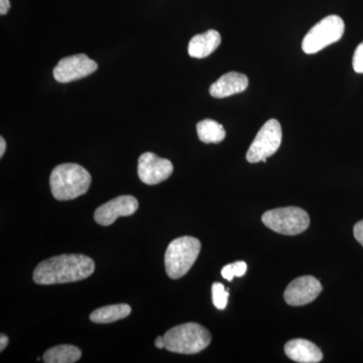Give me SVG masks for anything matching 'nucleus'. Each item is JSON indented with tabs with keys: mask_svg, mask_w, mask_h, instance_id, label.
I'll list each match as a JSON object with an SVG mask.
<instances>
[{
	"mask_svg": "<svg viewBox=\"0 0 363 363\" xmlns=\"http://www.w3.org/2000/svg\"><path fill=\"white\" fill-rule=\"evenodd\" d=\"M95 271V262L84 255H62L44 260L33 272L38 285L74 283L89 278Z\"/></svg>",
	"mask_w": 363,
	"mask_h": 363,
	"instance_id": "obj_1",
	"label": "nucleus"
},
{
	"mask_svg": "<svg viewBox=\"0 0 363 363\" xmlns=\"http://www.w3.org/2000/svg\"><path fill=\"white\" fill-rule=\"evenodd\" d=\"M92 178L89 172L77 164H62L52 169L50 185L59 201H69L86 194Z\"/></svg>",
	"mask_w": 363,
	"mask_h": 363,
	"instance_id": "obj_2",
	"label": "nucleus"
},
{
	"mask_svg": "<svg viewBox=\"0 0 363 363\" xmlns=\"http://www.w3.org/2000/svg\"><path fill=\"white\" fill-rule=\"evenodd\" d=\"M164 348L169 352L196 354L211 342V334L202 325L186 323L173 327L164 335Z\"/></svg>",
	"mask_w": 363,
	"mask_h": 363,
	"instance_id": "obj_3",
	"label": "nucleus"
},
{
	"mask_svg": "<svg viewBox=\"0 0 363 363\" xmlns=\"http://www.w3.org/2000/svg\"><path fill=\"white\" fill-rule=\"evenodd\" d=\"M201 250V242L192 236H183L169 243L164 253V267L169 279L185 276L195 264Z\"/></svg>",
	"mask_w": 363,
	"mask_h": 363,
	"instance_id": "obj_4",
	"label": "nucleus"
},
{
	"mask_svg": "<svg viewBox=\"0 0 363 363\" xmlns=\"http://www.w3.org/2000/svg\"><path fill=\"white\" fill-rule=\"evenodd\" d=\"M264 225L284 235H298L310 225V217L298 207L278 208L262 215Z\"/></svg>",
	"mask_w": 363,
	"mask_h": 363,
	"instance_id": "obj_5",
	"label": "nucleus"
},
{
	"mask_svg": "<svg viewBox=\"0 0 363 363\" xmlns=\"http://www.w3.org/2000/svg\"><path fill=\"white\" fill-rule=\"evenodd\" d=\"M345 25L340 16H329L316 23L305 35L302 49L306 54H316L342 38Z\"/></svg>",
	"mask_w": 363,
	"mask_h": 363,
	"instance_id": "obj_6",
	"label": "nucleus"
},
{
	"mask_svg": "<svg viewBox=\"0 0 363 363\" xmlns=\"http://www.w3.org/2000/svg\"><path fill=\"white\" fill-rule=\"evenodd\" d=\"M281 123L277 119H269L260 128L255 136L247 154V160L250 164L267 162V157L276 154L281 147Z\"/></svg>",
	"mask_w": 363,
	"mask_h": 363,
	"instance_id": "obj_7",
	"label": "nucleus"
},
{
	"mask_svg": "<svg viewBox=\"0 0 363 363\" xmlns=\"http://www.w3.org/2000/svg\"><path fill=\"white\" fill-rule=\"evenodd\" d=\"M96 62L84 54L74 55L60 60L54 69L55 80L60 83H70L87 77L97 70Z\"/></svg>",
	"mask_w": 363,
	"mask_h": 363,
	"instance_id": "obj_8",
	"label": "nucleus"
},
{
	"mask_svg": "<svg viewBox=\"0 0 363 363\" xmlns=\"http://www.w3.org/2000/svg\"><path fill=\"white\" fill-rule=\"evenodd\" d=\"M173 172L172 162L157 157L154 152H145L138 159V177L147 185H157L166 181Z\"/></svg>",
	"mask_w": 363,
	"mask_h": 363,
	"instance_id": "obj_9",
	"label": "nucleus"
},
{
	"mask_svg": "<svg viewBox=\"0 0 363 363\" xmlns=\"http://www.w3.org/2000/svg\"><path fill=\"white\" fill-rule=\"evenodd\" d=\"M138 209V201L133 196L124 195L98 207L94 219L99 225L109 226L119 217L130 216Z\"/></svg>",
	"mask_w": 363,
	"mask_h": 363,
	"instance_id": "obj_10",
	"label": "nucleus"
},
{
	"mask_svg": "<svg viewBox=\"0 0 363 363\" xmlns=\"http://www.w3.org/2000/svg\"><path fill=\"white\" fill-rule=\"evenodd\" d=\"M322 292V285L314 277L304 276L294 279L286 286L284 298L289 305L304 306L316 300Z\"/></svg>",
	"mask_w": 363,
	"mask_h": 363,
	"instance_id": "obj_11",
	"label": "nucleus"
},
{
	"mask_svg": "<svg viewBox=\"0 0 363 363\" xmlns=\"http://www.w3.org/2000/svg\"><path fill=\"white\" fill-rule=\"evenodd\" d=\"M248 78L245 74L229 72L210 86V95L214 98H226L247 89Z\"/></svg>",
	"mask_w": 363,
	"mask_h": 363,
	"instance_id": "obj_12",
	"label": "nucleus"
},
{
	"mask_svg": "<svg viewBox=\"0 0 363 363\" xmlns=\"http://www.w3.org/2000/svg\"><path fill=\"white\" fill-rule=\"evenodd\" d=\"M286 357L296 362L318 363L323 359V353L321 350L306 339H294L289 341L285 345Z\"/></svg>",
	"mask_w": 363,
	"mask_h": 363,
	"instance_id": "obj_13",
	"label": "nucleus"
},
{
	"mask_svg": "<svg viewBox=\"0 0 363 363\" xmlns=\"http://www.w3.org/2000/svg\"><path fill=\"white\" fill-rule=\"evenodd\" d=\"M220 43V33L215 30H209L201 35H196L189 43V55L196 59L206 58L219 47Z\"/></svg>",
	"mask_w": 363,
	"mask_h": 363,
	"instance_id": "obj_14",
	"label": "nucleus"
},
{
	"mask_svg": "<svg viewBox=\"0 0 363 363\" xmlns=\"http://www.w3.org/2000/svg\"><path fill=\"white\" fill-rule=\"evenodd\" d=\"M131 307L128 304L105 306L91 313L90 320L97 324H108L130 316Z\"/></svg>",
	"mask_w": 363,
	"mask_h": 363,
	"instance_id": "obj_15",
	"label": "nucleus"
},
{
	"mask_svg": "<svg viewBox=\"0 0 363 363\" xmlns=\"http://www.w3.org/2000/svg\"><path fill=\"white\" fill-rule=\"evenodd\" d=\"M82 357V352L74 345L55 346L45 351L44 362L47 363H74Z\"/></svg>",
	"mask_w": 363,
	"mask_h": 363,
	"instance_id": "obj_16",
	"label": "nucleus"
},
{
	"mask_svg": "<svg viewBox=\"0 0 363 363\" xmlns=\"http://www.w3.org/2000/svg\"><path fill=\"white\" fill-rule=\"evenodd\" d=\"M197 133L200 140L205 143H219L226 136L223 126L212 119H204L198 123Z\"/></svg>",
	"mask_w": 363,
	"mask_h": 363,
	"instance_id": "obj_17",
	"label": "nucleus"
},
{
	"mask_svg": "<svg viewBox=\"0 0 363 363\" xmlns=\"http://www.w3.org/2000/svg\"><path fill=\"white\" fill-rule=\"evenodd\" d=\"M229 293L221 283L212 285V301L218 310H224L228 303Z\"/></svg>",
	"mask_w": 363,
	"mask_h": 363,
	"instance_id": "obj_18",
	"label": "nucleus"
},
{
	"mask_svg": "<svg viewBox=\"0 0 363 363\" xmlns=\"http://www.w3.org/2000/svg\"><path fill=\"white\" fill-rule=\"evenodd\" d=\"M247 271V264L245 262H236L227 264L222 269L221 274L228 281H233L235 277H243Z\"/></svg>",
	"mask_w": 363,
	"mask_h": 363,
	"instance_id": "obj_19",
	"label": "nucleus"
},
{
	"mask_svg": "<svg viewBox=\"0 0 363 363\" xmlns=\"http://www.w3.org/2000/svg\"><path fill=\"white\" fill-rule=\"evenodd\" d=\"M353 69L358 74H363V43L358 45L353 56Z\"/></svg>",
	"mask_w": 363,
	"mask_h": 363,
	"instance_id": "obj_20",
	"label": "nucleus"
},
{
	"mask_svg": "<svg viewBox=\"0 0 363 363\" xmlns=\"http://www.w3.org/2000/svg\"><path fill=\"white\" fill-rule=\"evenodd\" d=\"M353 233H354V238H357L358 242L363 247V220L355 224Z\"/></svg>",
	"mask_w": 363,
	"mask_h": 363,
	"instance_id": "obj_21",
	"label": "nucleus"
},
{
	"mask_svg": "<svg viewBox=\"0 0 363 363\" xmlns=\"http://www.w3.org/2000/svg\"><path fill=\"white\" fill-rule=\"evenodd\" d=\"M9 9H11V1L9 0H0V14L1 16L9 13Z\"/></svg>",
	"mask_w": 363,
	"mask_h": 363,
	"instance_id": "obj_22",
	"label": "nucleus"
},
{
	"mask_svg": "<svg viewBox=\"0 0 363 363\" xmlns=\"http://www.w3.org/2000/svg\"><path fill=\"white\" fill-rule=\"evenodd\" d=\"M7 344H9V337L4 334H1V336H0V350H4Z\"/></svg>",
	"mask_w": 363,
	"mask_h": 363,
	"instance_id": "obj_23",
	"label": "nucleus"
},
{
	"mask_svg": "<svg viewBox=\"0 0 363 363\" xmlns=\"http://www.w3.org/2000/svg\"><path fill=\"white\" fill-rule=\"evenodd\" d=\"M155 345H156V347L160 348V350L164 348V336H159V337L156 339V341H155Z\"/></svg>",
	"mask_w": 363,
	"mask_h": 363,
	"instance_id": "obj_24",
	"label": "nucleus"
},
{
	"mask_svg": "<svg viewBox=\"0 0 363 363\" xmlns=\"http://www.w3.org/2000/svg\"><path fill=\"white\" fill-rule=\"evenodd\" d=\"M6 140H4V138H0V157H4V152H6Z\"/></svg>",
	"mask_w": 363,
	"mask_h": 363,
	"instance_id": "obj_25",
	"label": "nucleus"
}]
</instances>
